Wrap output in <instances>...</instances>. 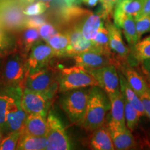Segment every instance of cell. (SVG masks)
Wrapping results in <instances>:
<instances>
[{
	"instance_id": "cell-10",
	"label": "cell",
	"mask_w": 150,
	"mask_h": 150,
	"mask_svg": "<svg viewBox=\"0 0 150 150\" xmlns=\"http://www.w3.org/2000/svg\"><path fill=\"white\" fill-rule=\"evenodd\" d=\"M89 71L109 99L115 97L120 92L119 73L116 65H108Z\"/></svg>"
},
{
	"instance_id": "cell-31",
	"label": "cell",
	"mask_w": 150,
	"mask_h": 150,
	"mask_svg": "<svg viewBox=\"0 0 150 150\" xmlns=\"http://www.w3.org/2000/svg\"><path fill=\"white\" fill-rule=\"evenodd\" d=\"M125 102V118L126 126L131 132L136 128L140 120V114L134 106L124 98Z\"/></svg>"
},
{
	"instance_id": "cell-15",
	"label": "cell",
	"mask_w": 150,
	"mask_h": 150,
	"mask_svg": "<svg viewBox=\"0 0 150 150\" xmlns=\"http://www.w3.org/2000/svg\"><path fill=\"white\" fill-rule=\"evenodd\" d=\"M115 149L127 150L135 147L136 141L128 128L123 129L110 120L108 124Z\"/></svg>"
},
{
	"instance_id": "cell-18",
	"label": "cell",
	"mask_w": 150,
	"mask_h": 150,
	"mask_svg": "<svg viewBox=\"0 0 150 150\" xmlns=\"http://www.w3.org/2000/svg\"><path fill=\"white\" fill-rule=\"evenodd\" d=\"M114 24L122 29L123 33L127 42L134 47L139 40L137 34L135 18L127 15H113Z\"/></svg>"
},
{
	"instance_id": "cell-38",
	"label": "cell",
	"mask_w": 150,
	"mask_h": 150,
	"mask_svg": "<svg viewBox=\"0 0 150 150\" xmlns=\"http://www.w3.org/2000/svg\"><path fill=\"white\" fill-rule=\"evenodd\" d=\"M47 22V18L42 14L39 15V16H27L25 22V28L38 29L40 26H42Z\"/></svg>"
},
{
	"instance_id": "cell-14",
	"label": "cell",
	"mask_w": 150,
	"mask_h": 150,
	"mask_svg": "<svg viewBox=\"0 0 150 150\" xmlns=\"http://www.w3.org/2000/svg\"><path fill=\"white\" fill-rule=\"evenodd\" d=\"M63 32H65L68 35L70 40V46L67 51V57L72 58L74 55L81 52L94 50L91 41L86 40L83 36L81 31L77 26L67 28L63 30Z\"/></svg>"
},
{
	"instance_id": "cell-46",
	"label": "cell",
	"mask_w": 150,
	"mask_h": 150,
	"mask_svg": "<svg viewBox=\"0 0 150 150\" xmlns=\"http://www.w3.org/2000/svg\"><path fill=\"white\" fill-rule=\"evenodd\" d=\"M40 1H44V2L50 4V2H51V1H53V0H40Z\"/></svg>"
},
{
	"instance_id": "cell-37",
	"label": "cell",
	"mask_w": 150,
	"mask_h": 150,
	"mask_svg": "<svg viewBox=\"0 0 150 150\" xmlns=\"http://www.w3.org/2000/svg\"><path fill=\"white\" fill-rule=\"evenodd\" d=\"M38 31L40 38L44 41L47 40L52 35L60 32L59 29L56 25L49 23L47 22L38 28Z\"/></svg>"
},
{
	"instance_id": "cell-49",
	"label": "cell",
	"mask_w": 150,
	"mask_h": 150,
	"mask_svg": "<svg viewBox=\"0 0 150 150\" xmlns=\"http://www.w3.org/2000/svg\"><path fill=\"white\" fill-rule=\"evenodd\" d=\"M78 1H79V2H80V1H81V0H78Z\"/></svg>"
},
{
	"instance_id": "cell-40",
	"label": "cell",
	"mask_w": 150,
	"mask_h": 150,
	"mask_svg": "<svg viewBox=\"0 0 150 150\" xmlns=\"http://www.w3.org/2000/svg\"><path fill=\"white\" fill-rule=\"evenodd\" d=\"M140 63H141L142 72L150 83V59L144 60Z\"/></svg>"
},
{
	"instance_id": "cell-23",
	"label": "cell",
	"mask_w": 150,
	"mask_h": 150,
	"mask_svg": "<svg viewBox=\"0 0 150 150\" xmlns=\"http://www.w3.org/2000/svg\"><path fill=\"white\" fill-rule=\"evenodd\" d=\"M45 136H35L21 132L16 149L18 150H43L46 149Z\"/></svg>"
},
{
	"instance_id": "cell-20",
	"label": "cell",
	"mask_w": 150,
	"mask_h": 150,
	"mask_svg": "<svg viewBox=\"0 0 150 150\" xmlns=\"http://www.w3.org/2000/svg\"><path fill=\"white\" fill-rule=\"evenodd\" d=\"M90 146L95 150H113V143L108 125H102L92 133Z\"/></svg>"
},
{
	"instance_id": "cell-43",
	"label": "cell",
	"mask_w": 150,
	"mask_h": 150,
	"mask_svg": "<svg viewBox=\"0 0 150 150\" xmlns=\"http://www.w3.org/2000/svg\"><path fill=\"white\" fill-rule=\"evenodd\" d=\"M65 5L66 6H72L74 5L75 4H78V0H63Z\"/></svg>"
},
{
	"instance_id": "cell-44",
	"label": "cell",
	"mask_w": 150,
	"mask_h": 150,
	"mask_svg": "<svg viewBox=\"0 0 150 150\" xmlns=\"http://www.w3.org/2000/svg\"><path fill=\"white\" fill-rule=\"evenodd\" d=\"M35 1V0H20V1H21L22 5L24 6V7L25 6H27V4H29L32 3Z\"/></svg>"
},
{
	"instance_id": "cell-35",
	"label": "cell",
	"mask_w": 150,
	"mask_h": 150,
	"mask_svg": "<svg viewBox=\"0 0 150 150\" xmlns=\"http://www.w3.org/2000/svg\"><path fill=\"white\" fill-rule=\"evenodd\" d=\"M9 100V94L8 90L6 88L4 92L0 93V131L4 135V131L6 116L7 106Z\"/></svg>"
},
{
	"instance_id": "cell-48",
	"label": "cell",
	"mask_w": 150,
	"mask_h": 150,
	"mask_svg": "<svg viewBox=\"0 0 150 150\" xmlns=\"http://www.w3.org/2000/svg\"><path fill=\"white\" fill-rule=\"evenodd\" d=\"M124 1V0H119V1Z\"/></svg>"
},
{
	"instance_id": "cell-47",
	"label": "cell",
	"mask_w": 150,
	"mask_h": 150,
	"mask_svg": "<svg viewBox=\"0 0 150 150\" xmlns=\"http://www.w3.org/2000/svg\"><path fill=\"white\" fill-rule=\"evenodd\" d=\"M147 95L148 98H149V99L150 100V90H149V91H147Z\"/></svg>"
},
{
	"instance_id": "cell-24",
	"label": "cell",
	"mask_w": 150,
	"mask_h": 150,
	"mask_svg": "<svg viewBox=\"0 0 150 150\" xmlns=\"http://www.w3.org/2000/svg\"><path fill=\"white\" fill-rule=\"evenodd\" d=\"M120 91L125 98L129 103L132 105L137 110L140 116L145 115L144 106L140 97L138 96L127 83L126 79L122 73H119Z\"/></svg>"
},
{
	"instance_id": "cell-33",
	"label": "cell",
	"mask_w": 150,
	"mask_h": 150,
	"mask_svg": "<svg viewBox=\"0 0 150 150\" xmlns=\"http://www.w3.org/2000/svg\"><path fill=\"white\" fill-rule=\"evenodd\" d=\"M20 134V131H13L5 135L0 143V150L16 149Z\"/></svg>"
},
{
	"instance_id": "cell-36",
	"label": "cell",
	"mask_w": 150,
	"mask_h": 150,
	"mask_svg": "<svg viewBox=\"0 0 150 150\" xmlns=\"http://www.w3.org/2000/svg\"><path fill=\"white\" fill-rule=\"evenodd\" d=\"M136 27L138 39L145 33L150 32V16L144 15L139 16L135 18Z\"/></svg>"
},
{
	"instance_id": "cell-30",
	"label": "cell",
	"mask_w": 150,
	"mask_h": 150,
	"mask_svg": "<svg viewBox=\"0 0 150 150\" xmlns=\"http://www.w3.org/2000/svg\"><path fill=\"white\" fill-rule=\"evenodd\" d=\"M133 49L134 58L140 63L144 60L150 59V35L138 40Z\"/></svg>"
},
{
	"instance_id": "cell-7",
	"label": "cell",
	"mask_w": 150,
	"mask_h": 150,
	"mask_svg": "<svg viewBox=\"0 0 150 150\" xmlns=\"http://www.w3.org/2000/svg\"><path fill=\"white\" fill-rule=\"evenodd\" d=\"M6 89L9 94V100L7 106L4 136L13 131L22 132L28 115L21 106L22 90L15 88Z\"/></svg>"
},
{
	"instance_id": "cell-16",
	"label": "cell",
	"mask_w": 150,
	"mask_h": 150,
	"mask_svg": "<svg viewBox=\"0 0 150 150\" xmlns=\"http://www.w3.org/2000/svg\"><path fill=\"white\" fill-rule=\"evenodd\" d=\"M40 39L38 29L24 28L16 33V50L27 59L31 47Z\"/></svg>"
},
{
	"instance_id": "cell-32",
	"label": "cell",
	"mask_w": 150,
	"mask_h": 150,
	"mask_svg": "<svg viewBox=\"0 0 150 150\" xmlns=\"http://www.w3.org/2000/svg\"><path fill=\"white\" fill-rule=\"evenodd\" d=\"M50 7V4L42 1H37L27 4L24 7L23 12L27 16H39L43 14Z\"/></svg>"
},
{
	"instance_id": "cell-11",
	"label": "cell",
	"mask_w": 150,
	"mask_h": 150,
	"mask_svg": "<svg viewBox=\"0 0 150 150\" xmlns=\"http://www.w3.org/2000/svg\"><path fill=\"white\" fill-rule=\"evenodd\" d=\"M54 57L51 47L43 40H38L31 47L26 61L27 75L48 65Z\"/></svg>"
},
{
	"instance_id": "cell-27",
	"label": "cell",
	"mask_w": 150,
	"mask_h": 150,
	"mask_svg": "<svg viewBox=\"0 0 150 150\" xmlns=\"http://www.w3.org/2000/svg\"><path fill=\"white\" fill-rule=\"evenodd\" d=\"M145 0H124L118 1L113 15H127L136 18L139 16Z\"/></svg>"
},
{
	"instance_id": "cell-21",
	"label": "cell",
	"mask_w": 150,
	"mask_h": 150,
	"mask_svg": "<svg viewBox=\"0 0 150 150\" xmlns=\"http://www.w3.org/2000/svg\"><path fill=\"white\" fill-rule=\"evenodd\" d=\"M22 132L35 136H45L47 117L40 114H28Z\"/></svg>"
},
{
	"instance_id": "cell-12",
	"label": "cell",
	"mask_w": 150,
	"mask_h": 150,
	"mask_svg": "<svg viewBox=\"0 0 150 150\" xmlns=\"http://www.w3.org/2000/svg\"><path fill=\"white\" fill-rule=\"evenodd\" d=\"M72 58L76 65L83 67L88 70H95L108 65H116L117 63V61L112 56H109L94 50L81 52L74 55Z\"/></svg>"
},
{
	"instance_id": "cell-25",
	"label": "cell",
	"mask_w": 150,
	"mask_h": 150,
	"mask_svg": "<svg viewBox=\"0 0 150 150\" xmlns=\"http://www.w3.org/2000/svg\"><path fill=\"white\" fill-rule=\"evenodd\" d=\"M110 120L122 128H127L125 118V102L121 91L115 97L110 99Z\"/></svg>"
},
{
	"instance_id": "cell-2",
	"label": "cell",
	"mask_w": 150,
	"mask_h": 150,
	"mask_svg": "<svg viewBox=\"0 0 150 150\" xmlns=\"http://www.w3.org/2000/svg\"><path fill=\"white\" fill-rule=\"evenodd\" d=\"M0 70V85L6 88H24L27 76V59L14 51L6 56Z\"/></svg>"
},
{
	"instance_id": "cell-39",
	"label": "cell",
	"mask_w": 150,
	"mask_h": 150,
	"mask_svg": "<svg viewBox=\"0 0 150 150\" xmlns=\"http://www.w3.org/2000/svg\"><path fill=\"white\" fill-rule=\"evenodd\" d=\"M140 97L141 99L142 104H143L145 115L150 119V100L148 98L147 93L142 95Z\"/></svg>"
},
{
	"instance_id": "cell-6",
	"label": "cell",
	"mask_w": 150,
	"mask_h": 150,
	"mask_svg": "<svg viewBox=\"0 0 150 150\" xmlns=\"http://www.w3.org/2000/svg\"><path fill=\"white\" fill-rule=\"evenodd\" d=\"M59 70L49 64L27 76L24 88L54 95L59 88Z\"/></svg>"
},
{
	"instance_id": "cell-17",
	"label": "cell",
	"mask_w": 150,
	"mask_h": 150,
	"mask_svg": "<svg viewBox=\"0 0 150 150\" xmlns=\"http://www.w3.org/2000/svg\"><path fill=\"white\" fill-rule=\"evenodd\" d=\"M105 24V27L108 30L109 45L112 51L115 52L120 57L125 59L129 54V50L122 36L121 30L110 20H107Z\"/></svg>"
},
{
	"instance_id": "cell-29",
	"label": "cell",
	"mask_w": 150,
	"mask_h": 150,
	"mask_svg": "<svg viewBox=\"0 0 150 150\" xmlns=\"http://www.w3.org/2000/svg\"><path fill=\"white\" fill-rule=\"evenodd\" d=\"M16 51V34L9 33L0 26V58H5Z\"/></svg>"
},
{
	"instance_id": "cell-34",
	"label": "cell",
	"mask_w": 150,
	"mask_h": 150,
	"mask_svg": "<svg viewBox=\"0 0 150 150\" xmlns=\"http://www.w3.org/2000/svg\"><path fill=\"white\" fill-rule=\"evenodd\" d=\"M119 0H99L102 8L98 12L102 15L104 21L110 20L113 17L114 9Z\"/></svg>"
},
{
	"instance_id": "cell-45",
	"label": "cell",
	"mask_w": 150,
	"mask_h": 150,
	"mask_svg": "<svg viewBox=\"0 0 150 150\" xmlns=\"http://www.w3.org/2000/svg\"><path fill=\"white\" fill-rule=\"evenodd\" d=\"M3 137H4V135L2 134V132L0 131V143H1V140H2Z\"/></svg>"
},
{
	"instance_id": "cell-9",
	"label": "cell",
	"mask_w": 150,
	"mask_h": 150,
	"mask_svg": "<svg viewBox=\"0 0 150 150\" xmlns=\"http://www.w3.org/2000/svg\"><path fill=\"white\" fill-rule=\"evenodd\" d=\"M54 95L24 88L21 95V106L27 114H40L47 117Z\"/></svg>"
},
{
	"instance_id": "cell-22",
	"label": "cell",
	"mask_w": 150,
	"mask_h": 150,
	"mask_svg": "<svg viewBox=\"0 0 150 150\" xmlns=\"http://www.w3.org/2000/svg\"><path fill=\"white\" fill-rule=\"evenodd\" d=\"M122 74L130 87L139 97L150 90L149 86L143 76L132 67H125Z\"/></svg>"
},
{
	"instance_id": "cell-3",
	"label": "cell",
	"mask_w": 150,
	"mask_h": 150,
	"mask_svg": "<svg viewBox=\"0 0 150 150\" xmlns=\"http://www.w3.org/2000/svg\"><path fill=\"white\" fill-rule=\"evenodd\" d=\"M89 89L85 88L64 92L60 100L62 110L70 122L79 125L81 123L87 106Z\"/></svg>"
},
{
	"instance_id": "cell-28",
	"label": "cell",
	"mask_w": 150,
	"mask_h": 150,
	"mask_svg": "<svg viewBox=\"0 0 150 150\" xmlns=\"http://www.w3.org/2000/svg\"><path fill=\"white\" fill-rule=\"evenodd\" d=\"M95 51L101 52L109 56H112V50L109 45L108 30L105 26H102L97 34L91 40Z\"/></svg>"
},
{
	"instance_id": "cell-19",
	"label": "cell",
	"mask_w": 150,
	"mask_h": 150,
	"mask_svg": "<svg viewBox=\"0 0 150 150\" xmlns=\"http://www.w3.org/2000/svg\"><path fill=\"white\" fill-rule=\"evenodd\" d=\"M104 22L102 15L98 11L95 13L91 11L89 14L84 17L78 27L86 40H91L97 34L99 29L104 25Z\"/></svg>"
},
{
	"instance_id": "cell-13",
	"label": "cell",
	"mask_w": 150,
	"mask_h": 150,
	"mask_svg": "<svg viewBox=\"0 0 150 150\" xmlns=\"http://www.w3.org/2000/svg\"><path fill=\"white\" fill-rule=\"evenodd\" d=\"M91 11L77 6H65L60 9L58 17L59 21V30H65L67 28L79 25L84 17Z\"/></svg>"
},
{
	"instance_id": "cell-26",
	"label": "cell",
	"mask_w": 150,
	"mask_h": 150,
	"mask_svg": "<svg viewBox=\"0 0 150 150\" xmlns=\"http://www.w3.org/2000/svg\"><path fill=\"white\" fill-rule=\"evenodd\" d=\"M45 42L53 50L55 57H67V51L70 46V40L68 35L65 32L60 31L50 37Z\"/></svg>"
},
{
	"instance_id": "cell-4",
	"label": "cell",
	"mask_w": 150,
	"mask_h": 150,
	"mask_svg": "<svg viewBox=\"0 0 150 150\" xmlns=\"http://www.w3.org/2000/svg\"><path fill=\"white\" fill-rule=\"evenodd\" d=\"M94 86H99L98 83L83 67L75 65L59 70V89L61 93Z\"/></svg>"
},
{
	"instance_id": "cell-41",
	"label": "cell",
	"mask_w": 150,
	"mask_h": 150,
	"mask_svg": "<svg viewBox=\"0 0 150 150\" xmlns=\"http://www.w3.org/2000/svg\"><path fill=\"white\" fill-rule=\"evenodd\" d=\"M144 15L150 16V0H145L142 11L139 16H144Z\"/></svg>"
},
{
	"instance_id": "cell-50",
	"label": "cell",
	"mask_w": 150,
	"mask_h": 150,
	"mask_svg": "<svg viewBox=\"0 0 150 150\" xmlns=\"http://www.w3.org/2000/svg\"><path fill=\"white\" fill-rule=\"evenodd\" d=\"M149 88H150V85H149Z\"/></svg>"
},
{
	"instance_id": "cell-1",
	"label": "cell",
	"mask_w": 150,
	"mask_h": 150,
	"mask_svg": "<svg viewBox=\"0 0 150 150\" xmlns=\"http://www.w3.org/2000/svg\"><path fill=\"white\" fill-rule=\"evenodd\" d=\"M110 103L106 93L98 86L89 89L87 106L80 126L88 133L105 125Z\"/></svg>"
},
{
	"instance_id": "cell-5",
	"label": "cell",
	"mask_w": 150,
	"mask_h": 150,
	"mask_svg": "<svg viewBox=\"0 0 150 150\" xmlns=\"http://www.w3.org/2000/svg\"><path fill=\"white\" fill-rule=\"evenodd\" d=\"M20 0H0V24L9 33L16 34L25 28L27 16Z\"/></svg>"
},
{
	"instance_id": "cell-42",
	"label": "cell",
	"mask_w": 150,
	"mask_h": 150,
	"mask_svg": "<svg viewBox=\"0 0 150 150\" xmlns=\"http://www.w3.org/2000/svg\"><path fill=\"white\" fill-rule=\"evenodd\" d=\"M81 1L83 2L90 7H94L98 4L99 0H81Z\"/></svg>"
},
{
	"instance_id": "cell-8",
	"label": "cell",
	"mask_w": 150,
	"mask_h": 150,
	"mask_svg": "<svg viewBox=\"0 0 150 150\" xmlns=\"http://www.w3.org/2000/svg\"><path fill=\"white\" fill-rule=\"evenodd\" d=\"M47 150H70L72 149V142L61 120L54 112L47 116Z\"/></svg>"
}]
</instances>
